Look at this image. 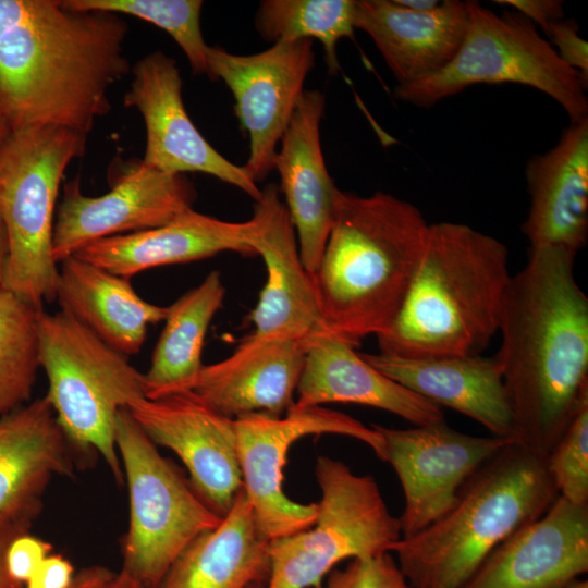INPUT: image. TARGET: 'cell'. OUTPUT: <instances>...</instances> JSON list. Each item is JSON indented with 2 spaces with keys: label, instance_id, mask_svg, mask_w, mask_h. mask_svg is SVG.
Instances as JSON below:
<instances>
[{
  "label": "cell",
  "instance_id": "cell-1",
  "mask_svg": "<svg viewBox=\"0 0 588 588\" xmlns=\"http://www.w3.org/2000/svg\"><path fill=\"white\" fill-rule=\"evenodd\" d=\"M576 253L530 248L503 299L494 356L513 416V443L546 460L588 403V298Z\"/></svg>",
  "mask_w": 588,
  "mask_h": 588
},
{
  "label": "cell",
  "instance_id": "cell-2",
  "mask_svg": "<svg viewBox=\"0 0 588 588\" xmlns=\"http://www.w3.org/2000/svg\"><path fill=\"white\" fill-rule=\"evenodd\" d=\"M127 23L63 0H0V106L12 132L63 127L85 136L130 73Z\"/></svg>",
  "mask_w": 588,
  "mask_h": 588
},
{
  "label": "cell",
  "instance_id": "cell-3",
  "mask_svg": "<svg viewBox=\"0 0 588 588\" xmlns=\"http://www.w3.org/2000/svg\"><path fill=\"white\" fill-rule=\"evenodd\" d=\"M429 225L417 207L391 194L339 191L313 275L328 334L356 346L391 326L418 270Z\"/></svg>",
  "mask_w": 588,
  "mask_h": 588
},
{
  "label": "cell",
  "instance_id": "cell-4",
  "mask_svg": "<svg viewBox=\"0 0 588 588\" xmlns=\"http://www.w3.org/2000/svg\"><path fill=\"white\" fill-rule=\"evenodd\" d=\"M509 252L457 222L429 225L406 299L377 335L380 352L408 358L479 355L499 331L509 286Z\"/></svg>",
  "mask_w": 588,
  "mask_h": 588
},
{
  "label": "cell",
  "instance_id": "cell-5",
  "mask_svg": "<svg viewBox=\"0 0 588 588\" xmlns=\"http://www.w3.org/2000/svg\"><path fill=\"white\" fill-rule=\"evenodd\" d=\"M559 497L544 460L510 443L462 488L454 506L391 548L412 588H462L489 554Z\"/></svg>",
  "mask_w": 588,
  "mask_h": 588
},
{
  "label": "cell",
  "instance_id": "cell-6",
  "mask_svg": "<svg viewBox=\"0 0 588 588\" xmlns=\"http://www.w3.org/2000/svg\"><path fill=\"white\" fill-rule=\"evenodd\" d=\"M86 137L63 127H27L12 132L0 148V218L8 241L2 287L36 309L56 301V203L68 166L84 155Z\"/></svg>",
  "mask_w": 588,
  "mask_h": 588
},
{
  "label": "cell",
  "instance_id": "cell-7",
  "mask_svg": "<svg viewBox=\"0 0 588 588\" xmlns=\"http://www.w3.org/2000/svg\"><path fill=\"white\" fill-rule=\"evenodd\" d=\"M38 356L46 394L73 446L101 455L115 482L124 481L115 445L120 409L146 397L144 373L69 314L40 309Z\"/></svg>",
  "mask_w": 588,
  "mask_h": 588
},
{
  "label": "cell",
  "instance_id": "cell-8",
  "mask_svg": "<svg viewBox=\"0 0 588 588\" xmlns=\"http://www.w3.org/2000/svg\"><path fill=\"white\" fill-rule=\"evenodd\" d=\"M468 3V25L453 59L420 81L397 85L394 97L430 108L479 84H519L555 100L571 122L588 117V82L567 66L535 24L519 13L498 15L476 1Z\"/></svg>",
  "mask_w": 588,
  "mask_h": 588
},
{
  "label": "cell",
  "instance_id": "cell-9",
  "mask_svg": "<svg viewBox=\"0 0 588 588\" xmlns=\"http://www.w3.org/2000/svg\"><path fill=\"white\" fill-rule=\"evenodd\" d=\"M317 517L307 529L270 541L266 588H322L341 561L390 552L401 525L376 479L357 475L342 461L320 456Z\"/></svg>",
  "mask_w": 588,
  "mask_h": 588
},
{
  "label": "cell",
  "instance_id": "cell-10",
  "mask_svg": "<svg viewBox=\"0 0 588 588\" xmlns=\"http://www.w3.org/2000/svg\"><path fill=\"white\" fill-rule=\"evenodd\" d=\"M115 445L130 498V524L121 569L158 588L183 550L222 517L157 450L127 407L120 409Z\"/></svg>",
  "mask_w": 588,
  "mask_h": 588
},
{
  "label": "cell",
  "instance_id": "cell-11",
  "mask_svg": "<svg viewBox=\"0 0 588 588\" xmlns=\"http://www.w3.org/2000/svg\"><path fill=\"white\" fill-rule=\"evenodd\" d=\"M234 427L243 488L270 541L309 528L317 517V503L295 502L282 489L287 453L296 441L320 434L351 437L385 462L383 439L372 426L322 406L292 408L281 417L250 414L234 419Z\"/></svg>",
  "mask_w": 588,
  "mask_h": 588
},
{
  "label": "cell",
  "instance_id": "cell-12",
  "mask_svg": "<svg viewBox=\"0 0 588 588\" xmlns=\"http://www.w3.org/2000/svg\"><path fill=\"white\" fill-rule=\"evenodd\" d=\"M313 40L278 41L254 54L208 46V77L221 79L235 100V113L249 138L243 166L257 183L274 169L277 146L304 94L314 68Z\"/></svg>",
  "mask_w": 588,
  "mask_h": 588
},
{
  "label": "cell",
  "instance_id": "cell-13",
  "mask_svg": "<svg viewBox=\"0 0 588 588\" xmlns=\"http://www.w3.org/2000/svg\"><path fill=\"white\" fill-rule=\"evenodd\" d=\"M382 437L385 462L401 482L405 505L402 537L413 536L445 515L468 479L512 440L478 437L445 421L394 429L371 425Z\"/></svg>",
  "mask_w": 588,
  "mask_h": 588
},
{
  "label": "cell",
  "instance_id": "cell-14",
  "mask_svg": "<svg viewBox=\"0 0 588 588\" xmlns=\"http://www.w3.org/2000/svg\"><path fill=\"white\" fill-rule=\"evenodd\" d=\"M196 191L185 174H171L143 161L124 171L100 196L83 194L79 179L64 185L53 226L57 262L112 236L164 225L192 208Z\"/></svg>",
  "mask_w": 588,
  "mask_h": 588
},
{
  "label": "cell",
  "instance_id": "cell-15",
  "mask_svg": "<svg viewBox=\"0 0 588 588\" xmlns=\"http://www.w3.org/2000/svg\"><path fill=\"white\" fill-rule=\"evenodd\" d=\"M124 106L136 108L146 125V150L142 160L156 170L184 174L200 172L231 184L255 201L261 189L242 166L216 150L192 122L182 98V78L175 60L162 51L142 58Z\"/></svg>",
  "mask_w": 588,
  "mask_h": 588
},
{
  "label": "cell",
  "instance_id": "cell-16",
  "mask_svg": "<svg viewBox=\"0 0 588 588\" xmlns=\"http://www.w3.org/2000/svg\"><path fill=\"white\" fill-rule=\"evenodd\" d=\"M127 409L155 444L180 457L193 489L223 517L243 489L234 419L215 412L189 391L142 397Z\"/></svg>",
  "mask_w": 588,
  "mask_h": 588
},
{
  "label": "cell",
  "instance_id": "cell-17",
  "mask_svg": "<svg viewBox=\"0 0 588 588\" xmlns=\"http://www.w3.org/2000/svg\"><path fill=\"white\" fill-rule=\"evenodd\" d=\"M256 201L250 245L267 269V281L248 316L255 339L305 342L326 332L311 275L299 255L296 232L274 184Z\"/></svg>",
  "mask_w": 588,
  "mask_h": 588
},
{
  "label": "cell",
  "instance_id": "cell-18",
  "mask_svg": "<svg viewBox=\"0 0 588 588\" xmlns=\"http://www.w3.org/2000/svg\"><path fill=\"white\" fill-rule=\"evenodd\" d=\"M588 572V505L558 497L498 546L462 588H566Z\"/></svg>",
  "mask_w": 588,
  "mask_h": 588
},
{
  "label": "cell",
  "instance_id": "cell-19",
  "mask_svg": "<svg viewBox=\"0 0 588 588\" xmlns=\"http://www.w3.org/2000/svg\"><path fill=\"white\" fill-rule=\"evenodd\" d=\"M306 350L297 340L247 336L226 358L204 365L188 391L231 419L284 416L295 404Z\"/></svg>",
  "mask_w": 588,
  "mask_h": 588
},
{
  "label": "cell",
  "instance_id": "cell-20",
  "mask_svg": "<svg viewBox=\"0 0 588 588\" xmlns=\"http://www.w3.org/2000/svg\"><path fill=\"white\" fill-rule=\"evenodd\" d=\"M324 105L320 90H304L274 160L301 259L311 278L334 222L340 191L328 172L321 148Z\"/></svg>",
  "mask_w": 588,
  "mask_h": 588
},
{
  "label": "cell",
  "instance_id": "cell-21",
  "mask_svg": "<svg viewBox=\"0 0 588 588\" xmlns=\"http://www.w3.org/2000/svg\"><path fill=\"white\" fill-rule=\"evenodd\" d=\"M530 197L523 233L530 248L577 254L588 237V117L571 122L556 145L527 164Z\"/></svg>",
  "mask_w": 588,
  "mask_h": 588
},
{
  "label": "cell",
  "instance_id": "cell-22",
  "mask_svg": "<svg viewBox=\"0 0 588 588\" xmlns=\"http://www.w3.org/2000/svg\"><path fill=\"white\" fill-rule=\"evenodd\" d=\"M468 3L445 0L415 12L395 0L355 1V29L373 41L397 85L439 72L457 52L468 25Z\"/></svg>",
  "mask_w": 588,
  "mask_h": 588
},
{
  "label": "cell",
  "instance_id": "cell-23",
  "mask_svg": "<svg viewBox=\"0 0 588 588\" xmlns=\"http://www.w3.org/2000/svg\"><path fill=\"white\" fill-rule=\"evenodd\" d=\"M384 376L414 393L476 420L513 442V416L497 358L460 355L408 358L360 354Z\"/></svg>",
  "mask_w": 588,
  "mask_h": 588
},
{
  "label": "cell",
  "instance_id": "cell-24",
  "mask_svg": "<svg viewBox=\"0 0 588 588\" xmlns=\"http://www.w3.org/2000/svg\"><path fill=\"white\" fill-rule=\"evenodd\" d=\"M296 391L292 408L355 403L387 411L414 426L445 421L439 405L384 376L354 345L328 333L309 341Z\"/></svg>",
  "mask_w": 588,
  "mask_h": 588
},
{
  "label": "cell",
  "instance_id": "cell-25",
  "mask_svg": "<svg viewBox=\"0 0 588 588\" xmlns=\"http://www.w3.org/2000/svg\"><path fill=\"white\" fill-rule=\"evenodd\" d=\"M255 229L254 217L245 222H230L191 208L164 225L102 238L73 256L130 279L147 269L209 258L222 252L254 256L250 238Z\"/></svg>",
  "mask_w": 588,
  "mask_h": 588
},
{
  "label": "cell",
  "instance_id": "cell-26",
  "mask_svg": "<svg viewBox=\"0 0 588 588\" xmlns=\"http://www.w3.org/2000/svg\"><path fill=\"white\" fill-rule=\"evenodd\" d=\"M73 444L42 396L0 418V514L36 516L51 478L72 476Z\"/></svg>",
  "mask_w": 588,
  "mask_h": 588
},
{
  "label": "cell",
  "instance_id": "cell-27",
  "mask_svg": "<svg viewBox=\"0 0 588 588\" xmlns=\"http://www.w3.org/2000/svg\"><path fill=\"white\" fill-rule=\"evenodd\" d=\"M56 301L96 336L125 356L140 351L149 324L166 319L168 307L143 299L130 279L76 256L61 261Z\"/></svg>",
  "mask_w": 588,
  "mask_h": 588
},
{
  "label": "cell",
  "instance_id": "cell-28",
  "mask_svg": "<svg viewBox=\"0 0 588 588\" xmlns=\"http://www.w3.org/2000/svg\"><path fill=\"white\" fill-rule=\"evenodd\" d=\"M269 572L270 540L243 488L219 525L183 550L158 588H248L267 583Z\"/></svg>",
  "mask_w": 588,
  "mask_h": 588
},
{
  "label": "cell",
  "instance_id": "cell-29",
  "mask_svg": "<svg viewBox=\"0 0 588 588\" xmlns=\"http://www.w3.org/2000/svg\"><path fill=\"white\" fill-rule=\"evenodd\" d=\"M225 287L218 271L168 306L166 326L156 344L145 395L157 399L188 391L201 367V351L210 321L221 308Z\"/></svg>",
  "mask_w": 588,
  "mask_h": 588
},
{
  "label": "cell",
  "instance_id": "cell-30",
  "mask_svg": "<svg viewBox=\"0 0 588 588\" xmlns=\"http://www.w3.org/2000/svg\"><path fill=\"white\" fill-rule=\"evenodd\" d=\"M255 25L271 42L318 40L324 50L328 72L340 70L336 48L343 38H354V0H264Z\"/></svg>",
  "mask_w": 588,
  "mask_h": 588
},
{
  "label": "cell",
  "instance_id": "cell-31",
  "mask_svg": "<svg viewBox=\"0 0 588 588\" xmlns=\"http://www.w3.org/2000/svg\"><path fill=\"white\" fill-rule=\"evenodd\" d=\"M39 310L0 286V418L32 396L40 368Z\"/></svg>",
  "mask_w": 588,
  "mask_h": 588
},
{
  "label": "cell",
  "instance_id": "cell-32",
  "mask_svg": "<svg viewBox=\"0 0 588 588\" xmlns=\"http://www.w3.org/2000/svg\"><path fill=\"white\" fill-rule=\"evenodd\" d=\"M78 11L127 14L166 30L183 50L193 73L208 76L207 49L200 27V0H63Z\"/></svg>",
  "mask_w": 588,
  "mask_h": 588
},
{
  "label": "cell",
  "instance_id": "cell-33",
  "mask_svg": "<svg viewBox=\"0 0 588 588\" xmlns=\"http://www.w3.org/2000/svg\"><path fill=\"white\" fill-rule=\"evenodd\" d=\"M544 462L559 497L575 505H588V403Z\"/></svg>",
  "mask_w": 588,
  "mask_h": 588
},
{
  "label": "cell",
  "instance_id": "cell-34",
  "mask_svg": "<svg viewBox=\"0 0 588 588\" xmlns=\"http://www.w3.org/2000/svg\"><path fill=\"white\" fill-rule=\"evenodd\" d=\"M322 588H412L391 552L351 560L344 568H334Z\"/></svg>",
  "mask_w": 588,
  "mask_h": 588
},
{
  "label": "cell",
  "instance_id": "cell-35",
  "mask_svg": "<svg viewBox=\"0 0 588 588\" xmlns=\"http://www.w3.org/2000/svg\"><path fill=\"white\" fill-rule=\"evenodd\" d=\"M543 33L562 62L588 82V44L579 36L576 21H554Z\"/></svg>",
  "mask_w": 588,
  "mask_h": 588
},
{
  "label": "cell",
  "instance_id": "cell-36",
  "mask_svg": "<svg viewBox=\"0 0 588 588\" xmlns=\"http://www.w3.org/2000/svg\"><path fill=\"white\" fill-rule=\"evenodd\" d=\"M51 546L29 535L22 534L12 540L5 554V566L9 578L17 586L24 587L42 560L50 554Z\"/></svg>",
  "mask_w": 588,
  "mask_h": 588
},
{
  "label": "cell",
  "instance_id": "cell-37",
  "mask_svg": "<svg viewBox=\"0 0 588 588\" xmlns=\"http://www.w3.org/2000/svg\"><path fill=\"white\" fill-rule=\"evenodd\" d=\"M74 575V567L68 559L59 554H49L23 588H69Z\"/></svg>",
  "mask_w": 588,
  "mask_h": 588
},
{
  "label": "cell",
  "instance_id": "cell-38",
  "mask_svg": "<svg viewBox=\"0 0 588 588\" xmlns=\"http://www.w3.org/2000/svg\"><path fill=\"white\" fill-rule=\"evenodd\" d=\"M498 4L512 7L542 32L554 21L562 20L565 16L563 2L559 0H503L495 1Z\"/></svg>",
  "mask_w": 588,
  "mask_h": 588
},
{
  "label": "cell",
  "instance_id": "cell-39",
  "mask_svg": "<svg viewBox=\"0 0 588 588\" xmlns=\"http://www.w3.org/2000/svg\"><path fill=\"white\" fill-rule=\"evenodd\" d=\"M34 518V515L28 514H0V588H23L15 585L9 578L5 566V554L12 540L27 532Z\"/></svg>",
  "mask_w": 588,
  "mask_h": 588
},
{
  "label": "cell",
  "instance_id": "cell-40",
  "mask_svg": "<svg viewBox=\"0 0 588 588\" xmlns=\"http://www.w3.org/2000/svg\"><path fill=\"white\" fill-rule=\"evenodd\" d=\"M113 574L106 566L90 565L75 573L69 588H102Z\"/></svg>",
  "mask_w": 588,
  "mask_h": 588
},
{
  "label": "cell",
  "instance_id": "cell-41",
  "mask_svg": "<svg viewBox=\"0 0 588 588\" xmlns=\"http://www.w3.org/2000/svg\"><path fill=\"white\" fill-rule=\"evenodd\" d=\"M102 588H148L133 576L121 569Z\"/></svg>",
  "mask_w": 588,
  "mask_h": 588
},
{
  "label": "cell",
  "instance_id": "cell-42",
  "mask_svg": "<svg viewBox=\"0 0 588 588\" xmlns=\"http://www.w3.org/2000/svg\"><path fill=\"white\" fill-rule=\"evenodd\" d=\"M400 5L415 11L428 12L434 10L441 1L434 0H395Z\"/></svg>",
  "mask_w": 588,
  "mask_h": 588
},
{
  "label": "cell",
  "instance_id": "cell-43",
  "mask_svg": "<svg viewBox=\"0 0 588 588\" xmlns=\"http://www.w3.org/2000/svg\"><path fill=\"white\" fill-rule=\"evenodd\" d=\"M7 257H8V241H7L4 225L0 218V286H2Z\"/></svg>",
  "mask_w": 588,
  "mask_h": 588
},
{
  "label": "cell",
  "instance_id": "cell-44",
  "mask_svg": "<svg viewBox=\"0 0 588 588\" xmlns=\"http://www.w3.org/2000/svg\"><path fill=\"white\" fill-rule=\"evenodd\" d=\"M12 133V128L10 126V123L0 106V148L3 146V144L7 142L9 136Z\"/></svg>",
  "mask_w": 588,
  "mask_h": 588
},
{
  "label": "cell",
  "instance_id": "cell-45",
  "mask_svg": "<svg viewBox=\"0 0 588 588\" xmlns=\"http://www.w3.org/2000/svg\"><path fill=\"white\" fill-rule=\"evenodd\" d=\"M566 588H588V581L585 579V580H576L574 581L573 584H571L569 586H567Z\"/></svg>",
  "mask_w": 588,
  "mask_h": 588
},
{
  "label": "cell",
  "instance_id": "cell-46",
  "mask_svg": "<svg viewBox=\"0 0 588 588\" xmlns=\"http://www.w3.org/2000/svg\"><path fill=\"white\" fill-rule=\"evenodd\" d=\"M248 588H266V583H257L249 586Z\"/></svg>",
  "mask_w": 588,
  "mask_h": 588
}]
</instances>
